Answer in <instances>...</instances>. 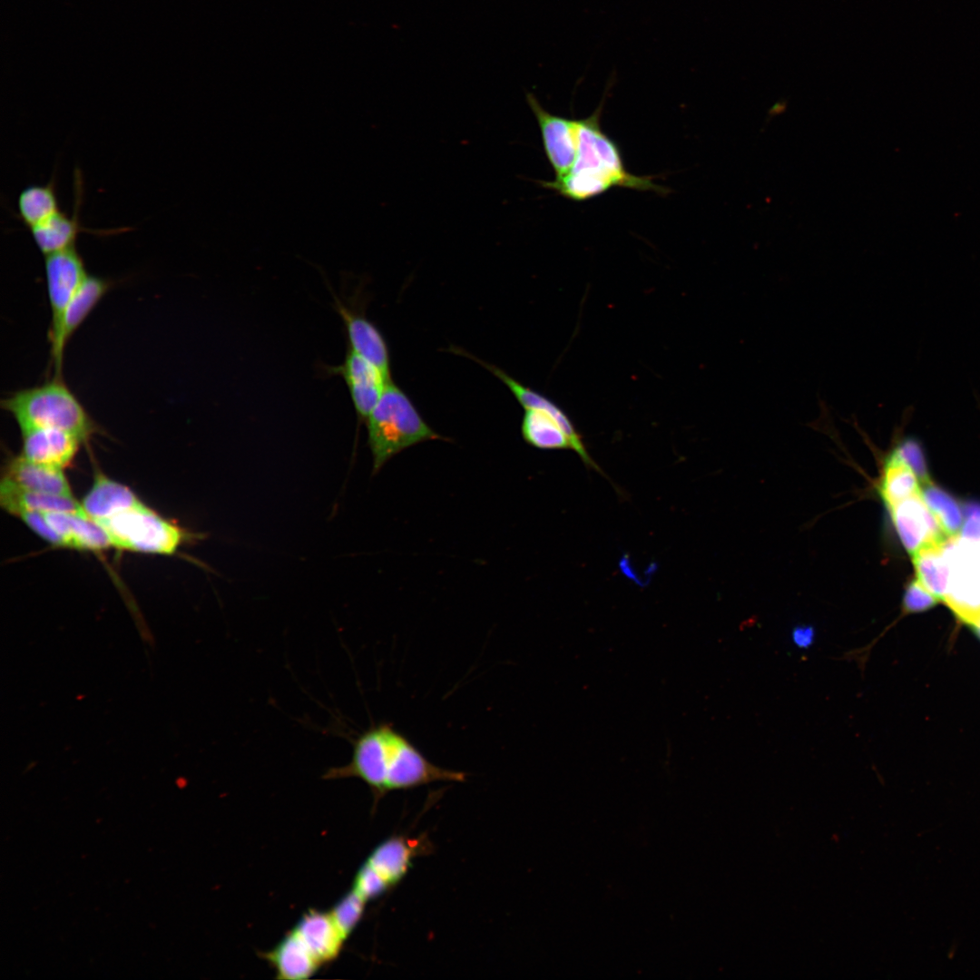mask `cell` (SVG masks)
<instances>
[{
    "label": "cell",
    "instance_id": "6da1fadb",
    "mask_svg": "<svg viewBox=\"0 0 980 980\" xmlns=\"http://www.w3.org/2000/svg\"><path fill=\"white\" fill-rule=\"evenodd\" d=\"M602 107L577 120V152L571 169L542 185L566 199L582 201L597 197L614 187L662 193L652 176L629 172L618 144L601 128Z\"/></svg>",
    "mask_w": 980,
    "mask_h": 980
},
{
    "label": "cell",
    "instance_id": "7a4b0ae2",
    "mask_svg": "<svg viewBox=\"0 0 980 980\" xmlns=\"http://www.w3.org/2000/svg\"><path fill=\"white\" fill-rule=\"evenodd\" d=\"M20 430L47 427L69 432L86 444L98 431L95 422L62 377L16 391L1 400Z\"/></svg>",
    "mask_w": 980,
    "mask_h": 980
},
{
    "label": "cell",
    "instance_id": "3957f363",
    "mask_svg": "<svg viewBox=\"0 0 980 980\" xmlns=\"http://www.w3.org/2000/svg\"><path fill=\"white\" fill-rule=\"evenodd\" d=\"M366 424L374 474L406 448L428 440L444 439L424 420L393 380L386 384Z\"/></svg>",
    "mask_w": 980,
    "mask_h": 980
},
{
    "label": "cell",
    "instance_id": "277c9868",
    "mask_svg": "<svg viewBox=\"0 0 980 980\" xmlns=\"http://www.w3.org/2000/svg\"><path fill=\"white\" fill-rule=\"evenodd\" d=\"M98 523L113 547L134 553L171 555L182 544L197 537L142 502Z\"/></svg>",
    "mask_w": 980,
    "mask_h": 980
},
{
    "label": "cell",
    "instance_id": "5b68a950",
    "mask_svg": "<svg viewBox=\"0 0 980 980\" xmlns=\"http://www.w3.org/2000/svg\"><path fill=\"white\" fill-rule=\"evenodd\" d=\"M394 726L381 722L361 732L353 742L348 763L328 769L323 779L357 778L366 783L372 793L374 806L387 794V782L390 761L391 740Z\"/></svg>",
    "mask_w": 980,
    "mask_h": 980
},
{
    "label": "cell",
    "instance_id": "8992f818",
    "mask_svg": "<svg viewBox=\"0 0 980 980\" xmlns=\"http://www.w3.org/2000/svg\"><path fill=\"white\" fill-rule=\"evenodd\" d=\"M521 432L524 440L534 447L543 450L572 449L587 466L601 471L589 455L582 436L564 410L552 413L525 408Z\"/></svg>",
    "mask_w": 980,
    "mask_h": 980
},
{
    "label": "cell",
    "instance_id": "52a82bcc",
    "mask_svg": "<svg viewBox=\"0 0 980 980\" xmlns=\"http://www.w3.org/2000/svg\"><path fill=\"white\" fill-rule=\"evenodd\" d=\"M44 271L51 309L50 335L58 327L64 311L88 274L74 245L45 255Z\"/></svg>",
    "mask_w": 980,
    "mask_h": 980
},
{
    "label": "cell",
    "instance_id": "ba28073f",
    "mask_svg": "<svg viewBox=\"0 0 980 980\" xmlns=\"http://www.w3.org/2000/svg\"><path fill=\"white\" fill-rule=\"evenodd\" d=\"M110 287L109 280L88 275L64 311L56 329L48 335L51 343V363L54 368V377H62L64 350L70 338L106 294Z\"/></svg>",
    "mask_w": 980,
    "mask_h": 980
},
{
    "label": "cell",
    "instance_id": "9c48e42d",
    "mask_svg": "<svg viewBox=\"0 0 980 980\" xmlns=\"http://www.w3.org/2000/svg\"><path fill=\"white\" fill-rule=\"evenodd\" d=\"M527 103L537 121L545 156L555 177L565 174L573 166L577 152V120L547 112L532 94Z\"/></svg>",
    "mask_w": 980,
    "mask_h": 980
},
{
    "label": "cell",
    "instance_id": "30bf717a",
    "mask_svg": "<svg viewBox=\"0 0 980 980\" xmlns=\"http://www.w3.org/2000/svg\"><path fill=\"white\" fill-rule=\"evenodd\" d=\"M887 509L902 545L910 555L923 546L945 545L949 541L927 508L921 493Z\"/></svg>",
    "mask_w": 980,
    "mask_h": 980
},
{
    "label": "cell",
    "instance_id": "8fae6325",
    "mask_svg": "<svg viewBox=\"0 0 980 980\" xmlns=\"http://www.w3.org/2000/svg\"><path fill=\"white\" fill-rule=\"evenodd\" d=\"M345 381L358 418L366 421L377 404L387 380L370 362L348 348L340 365L326 368ZM392 380V379H391Z\"/></svg>",
    "mask_w": 980,
    "mask_h": 980
},
{
    "label": "cell",
    "instance_id": "7c38bea8",
    "mask_svg": "<svg viewBox=\"0 0 980 980\" xmlns=\"http://www.w3.org/2000/svg\"><path fill=\"white\" fill-rule=\"evenodd\" d=\"M335 308L342 318L348 348L374 365L387 380H391L389 350L377 327L362 312L336 299Z\"/></svg>",
    "mask_w": 980,
    "mask_h": 980
},
{
    "label": "cell",
    "instance_id": "4fadbf2b",
    "mask_svg": "<svg viewBox=\"0 0 980 980\" xmlns=\"http://www.w3.org/2000/svg\"><path fill=\"white\" fill-rule=\"evenodd\" d=\"M21 456L29 461L64 469L72 464L83 442L76 436L55 428L21 430Z\"/></svg>",
    "mask_w": 980,
    "mask_h": 980
},
{
    "label": "cell",
    "instance_id": "5bb4252c",
    "mask_svg": "<svg viewBox=\"0 0 980 980\" xmlns=\"http://www.w3.org/2000/svg\"><path fill=\"white\" fill-rule=\"evenodd\" d=\"M81 173H74V214L68 216L62 211L41 224L30 229L32 238L38 250L45 256L74 245L78 234L89 231L79 220V210L83 197Z\"/></svg>",
    "mask_w": 980,
    "mask_h": 980
},
{
    "label": "cell",
    "instance_id": "9a60e30c",
    "mask_svg": "<svg viewBox=\"0 0 980 980\" xmlns=\"http://www.w3.org/2000/svg\"><path fill=\"white\" fill-rule=\"evenodd\" d=\"M43 514L62 538L65 548L99 552L113 547L104 528L84 512Z\"/></svg>",
    "mask_w": 980,
    "mask_h": 980
},
{
    "label": "cell",
    "instance_id": "2e32d148",
    "mask_svg": "<svg viewBox=\"0 0 980 980\" xmlns=\"http://www.w3.org/2000/svg\"><path fill=\"white\" fill-rule=\"evenodd\" d=\"M292 932L302 941L320 965L336 958L346 941L329 912L314 909L300 917Z\"/></svg>",
    "mask_w": 980,
    "mask_h": 980
},
{
    "label": "cell",
    "instance_id": "e0dca14e",
    "mask_svg": "<svg viewBox=\"0 0 980 980\" xmlns=\"http://www.w3.org/2000/svg\"><path fill=\"white\" fill-rule=\"evenodd\" d=\"M142 501L128 486L97 473L81 505L84 513L99 522L131 509Z\"/></svg>",
    "mask_w": 980,
    "mask_h": 980
},
{
    "label": "cell",
    "instance_id": "ac0fdd59",
    "mask_svg": "<svg viewBox=\"0 0 980 980\" xmlns=\"http://www.w3.org/2000/svg\"><path fill=\"white\" fill-rule=\"evenodd\" d=\"M2 477L25 490L49 495H73L63 469L29 461L21 455L8 460Z\"/></svg>",
    "mask_w": 980,
    "mask_h": 980
},
{
    "label": "cell",
    "instance_id": "d6986e66",
    "mask_svg": "<svg viewBox=\"0 0 980 980\" xmlns=\"http://www.w3.org/2000/svg\"><path fill=\"white\" fill-rule=\"evenodd\" d=\"M0 504L3 509L13 515L20 510L42 513L84 512L81 504L73 495H49L25 490L5 477H2L0 484Z\"/></svg>",
    "mask_w": 980,
    "mask_h": 980
},
{
    "label": "cell",
    "instance_id": "ffe728a7",
    "mask_svg": "<svg viewBox=\"0 0 980 980\" xmlns=\"http://www.w3.org/2000/svg\"><path fill=\"white\" fill-rule=\"evenodd\" d=\"M263 956L282 979H305L320 966L292 930Z\"/></svg>",
    "mask_w": 980,
    "mask_h": 980
},
{
    "label": "cell",
    "instance_id": "44dd1931",
    "mask_svg": "<svg viewBox=\"0 0 980 980\" xmlns=\"http://www.w3.org/2000/svg\"><path fill=\"white\" fill-rule=\"evenodd\" d=\"M943 551L944 545L929 544L911 556L916 580L939 601L945 602L948 595L949 568Z\"/></svg>",
    "mask_w": 980,
    "mask_h": 980
},
{
    "label": "cell",
    "instance_id": "7402d4cb",
    "mask_svg": "<svg viewBox=\"0 0 980 980\" xmlns=\"http://www.w3.org/2000/svg\"><path fill=\"white\" fill-rule=\"evenodd\" d=\"M878 493L887 508L921 493V484L914 472L891 452L885 459Z\"/></svg>",
    "mask_w": 980,
    "mask_h": 980
},
{
    "label": "cell",
    "instance_id": "603a6c76",
    "mask_svg": "<svg viewBox=\"0 0 980 980\" xmlns=\"http://www.w3.org/2000/svg\"><path fill=\"white\" fill-rule=\"evenodd\" d=\"M18 215L30 230L60 211L54 178L46 184L29 185L17 198Z\"/></svg>",
    "mask_w": 980,
    "mask_h": 980
},
{
    "label": "cell",
    "instance_id": "cb8c5ba5",
    "mask_svg": "<svg viewBox=\"0 0 980 980\" xmlns=\"http://www.w3.org/2000/svg\"><path fill=\"white\" fill-rule=\"evenodd\" d=\"M921 496L943 533L951 540L963 526V514L957 502L932 482L921 487Z\"/></svg>",
    "mask_w": 980,
    "mask_h": 980
},
{
    "label": "cell",
    "instance_id": "d4e9b609",
    "mask_svg": "<svg viewBox=\"0 0 980 980\" xmlns=\"http://www.w3.org/2000/svg\"><path fill=\"white\" fill-rule=\"evenodd\" d=\"M367 902L353 889L338 900L329 914L342 936L347 940L360 922Z\"/></svg>",
    "mask_w": 980,
    "mask_h": 980
},
{
    "label": "cell",
    "instance_id": "484cf974",
    "mask_svg": "<svg viewBox=\"0 0 980 980\" xmlns=\"http://www.w3.org/2000/svg\"><path fill=\"white\" fill-rule=\"evenodd\" d=\"M396 885L364 861L354 878L352 889L367 903L375 900Z\"/></svg>",
    "mask_w": 980,
    "mask_h": 980
},
{
    "label": "cell",
    "instance_id": "4316f807",
    "mask_svg": "<svg viewBox=\"0 0 980 980\" xmlns=\"http://www.w3.org/2000/svg\"><path fill=\"white\" fill-rule=\"evenodd\" d=\"M902 460L916 475L921 486L931 482L924 451L920 443L914 437H903L896 442L890 450Z\"/></svg>",
    "mask_w": 980,
    "mask_h": 980
},
{
    "label": "cell",
    "instance_id": "83f0119b",
    "mask_svg": "<svg viewBox=\"0 0 980 980\" xmlns=\"http://www.w3.org/2000/svg\"><path fill=\"white\" fill-rule=\"evenodd\" d=\"M938 599L927 591L916 579L910 582L902 600L904 613L919 612L935 606Z\"/></svg>",
    "mask_w": 980,
    "mask_h": 980
},
{
    "label": "cell",
    "instance_id": "f1b7e54d",
    "mask_svg": "<svg viewBox=\"0 0 980 980\" xmlns=\"http://www.w3.org/2000/svg\"><path fill=\"white\" fill-rule=\"evenodd\" d=\"M14 515L19 517L33 532L51 545L65 548L62 538L49 524L42 512L20 510Z\"/></svg>",
    "mask_w": 980,
    "mask_h": 980
},
{
    "label": "cell",
    "instance_id": "f546056e",
    "mask_svg": "<svg viewBox=\"0 0 980 980\" xmlns=\"http://www.w3.org/2000/svg\"><path fill=\"white\" fill-rule=\"evenodd\" d=\"M963 537L980 543V504L969 503L964 508Z\"/></svg>",
    "mask_w": 980,
    "mask_h": 980
},
{
    "label": "cell",
    "instance_id": "4dcf8cb0",
    "mask_svg": "<svg viewBox=\"0 0 980 980\" xmlns=\"http://www.w3.org/2000/svg\"><path fill=\"white\" fill-rule=\"evenodd\" d=\"M791 638L797 647L807 649L814 642L815 630L810 625H799L792 630Z\"/></svg>",
    "mask_w": 980,
    "mask_h": 980
}]
</instances>
